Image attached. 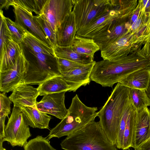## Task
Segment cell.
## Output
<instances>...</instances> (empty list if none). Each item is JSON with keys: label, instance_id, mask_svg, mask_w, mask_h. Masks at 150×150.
Here are the masks:
<instances>
[{"label": "cell", "instance_id": "cell-27", "mask_svg": "<svg viewBox=\"0 0 150 150\" xmlns=\"http://www.w3.org/2000/svg\"><path fill=\"white\" fill-rule=\"evenodd\" d=\"M129 98L136 110L150 106V99L145 90L129 88Z\"/></svg>", "mask_w": 150, "mask_h": 150}, {"label": "cell", "instance_id": "cell-32", "mask_svg": "<svg viewBox=\"0 0 150 150\" xmlns=\"http://www.w3.org/2000/svg\"><path fill=\"white\" fill-rule=\"evenodd\" d=\"M35 20L42 28L45 34L51 43L53 48L57 45L56 34L43 14L34 16Z\"/></svg>", "mask_w": 150, "mask_h": 150}, {"label": "cell", "instance_id": "cell-24", "mask_svg": "<svg viewBox=\"0 0 150 150\" xmlns=\"http://www.w3.org/2000/svg\"><path fill=\"white\" fill-rule=\"evenodd\" d=\"M53 49L54 54L57 58L71 61L83 65L89 64L94 61L93 59L76 52L71 46L63 47L56 45Z\"/></svg>", "mask_w": 150, "mask_h": 150}, {"label": "cell", "instance_id": "cell-26", "mask_svg": "<svg viewBox=\"0 0 150 150\" xmlns=\"http://www.w3.org/2000/svg\"><path fill=\"white\" fill-rule=\"evenodd\" d=\"M47 0H8L9 6H18L29 13L34 12L38 15L42 14V9Z\"/></svg>", "mask_w": 150, "mask_h": 150}, {"label": "cell", "instance_id": "cell-30", "mask_svg": "<svg viewBox=\"0 0 150 150\" xmlns=\"http://www.w3.org/2000/svg\"><path fill=\"white\" fill-rule=\"evenodd\" d=\"M4 20L9 30L12 40L20 45L28 32L15 21L5 16Z\"/></svg>", "mask_w": 150, "mask_h": 150}, {"label": "cell", "instance_id": "cell-15", "mask_svg": "<svg viewBox=\"0 0 150 150\" xmlns=\"http://www.w3.org/2000/svg\"><path fill=\"white\" fill-rule=\"evenodd\" d=\"M15 22L49 46L53 48L52 44L42 28L30 14L23 8L13 6Z\"/></svg>", "mask_w": 150, "mask_h": 150}, {"label": "cell", "instance_id": "cell-33", "mask_svg": "<svg viewBox=\"0 0 150 150\" xmlns=\"http://www.w3.org/2000/svg\"><path fill=\"white\" fill-rule=\"evenodd\" d=\"M0 49L8 41L12 40L9 30L4 20V16L3 11H0Z\"/></svg>", "mask_w": 150, "mask_h": 150}, {"label": "cell", "instance_id": "cell-7", "mask_svg": "<svg viewBox=\"0 0 150 150\" xmlns=\"http://www.w3.org/2000/svg\"><path fill=\"white\" fill-rule=\"evenodd\" d=\"M25 121L20 108L13 106L12 113L4 129V137L2 140L11 146L23 147L31 136L29 127Z\"/></svg>", "mask_w": 150, "mask_h": 150}, {"label": "cell", "instance_id": "cell-21", "mask_svg": "<svg viewBox=\"0 0 150 150\" xmlns=\"http://www.w3.org/2000/svg\"><path fill=\"white\" fill-rule=\"evenodd\" d=\"M28 125L33 128L49 129L51 117L38 110L35 107L24 106L20 108Z\"/></svg>", "mask_w": 150, "mask_h": 150}, {"label": "cell", "instance_id": "cell-17", "mask_svg": "<svg viewBox=\"0 0 150 150\" xmlns=\"http://www.w3.org/2000/svg\"><path fill=\"white\" fill-rule=\"evenodd\" d=\"M96 62L62 75L64 79L69 85V91L75 92L80 87L89 84L90 82V75Z\"/></svg>", "mask_w": 150, "mask_h": 150}, {"label": "cell", "instance_id": "cell-4", "mask_svg": "<svg viewBox=\"0 0 150 150\" xmlns=\"http://www.w3.org/2000/svg\"><path fill=\"white\" fill-rule=\"evenodd\" d=\"M20 45L28 63L21 83L39 85L52 77L62 76L55 55L36 53L21 43Z\"/></svg>", "mask_w": 150, "mask_h": 150}, {"label": "cell", "instance_id": "cell-18", "mask_svg": "<svg viewBox=\"0 0 150 150\" xmlns=\"http://www.w3.org/2000/svg\"><path fill=\"white\" fill-rule=\"evenodd\" d=\"M77 32L75 16L72 11L57 30V45L63 47L71 46Z\"/></svg>", "mask_w": 150, "mask_h": 150}, {"label": "cell", "instance_id": "cell-3", "mask_svg": "<svg viewBox=\"0 0 150 150\" xmlns=\"http://www.w3.org/2000/svg\"><path fill=\"white\" fill-rule=\"evenodd\" d=\"M64 150H117L98 122L93 121L67 136L60 143Z\"/></svg>", "mask_w": 150, "mask_h": 150}, {"label": "cell", "instance_id": "cell-36", "mask_svg": "<svg viewBox=\"0 0 150 150\" xmlns=\"http://www.w3.org/2000/svg\"><path fill=\"white\" fill-rule=\"evenodd\" d=\"M0 10L3 8H5L6 9H8L9 6L8 0H0Z\"/></svg>", "mask_w": 150, "mask_h": 150}, {"label": "cell", "instance_id": "cell-23", "mask_svg": "<svg viewBox=\"0 0 150 150\" xmlns=\"http://www.w3.org/2000/svg\"><path fill=\"white\" fill-rule=\"evenodd\" d=\"M37 88L40 96L64 91H69L70 89L69 85L62 76L49 79L39 84Z\"/></svg>", "mask_w": 150, "mask_h": 150}, {"label": "cell", "instance_id": "cell-39", "mask_svg": "<svg viewBox=\"0 0 150 150\" xmlns=\"http://www.w3.org/2000/svg\"><path fill=\"white\" fill-rule=\"evenodd\" d=\"M0 150H2V148L3 147V142H0Z\"/></svg>", "mask_w": 150, "mask_h": 150}, {"label": "cell", "instance_id": "cell-5", "mask_svg": "<svg viewBox=\"0 0 150 150\" xmlns=\"http://www.w3.org/2000/svg\"><path fill=\"white\" fill-rule=\"evenodd\" d=\"M97 110V107L86 105L76 94L72 99L67 116L50 130L47 138L50 140L69 135L95 120Z\"/></svg>", "mask_w": 150, "mask_h": 150}, {"label": "cell", "instance_id": "cell-37", "mask_svg": "<svg viewBox=\"0 0 150 150\" xmlns=\"http://www.w3.org/2000/svg\"><path fill=\"white\" fill-rule=\"evenodd\" d=\"M139 150H150V139L142 146Z\"/></svg>", "mask_w": 150, "mask_h": 150}, {"label": "cell", "instance_id": "cell-14", "mask_svg": "<svg viewBox=\"0 0 150 150\" xmlns=\"http://www.w3.org/2000/svg\"><path fill=\"white\" fill-rule=\"evenodd\" d=\"M112 4H113L112 1ZM113 7L106 13L94 19L84 27L80 29L76 35L93 38L107 29L113 21L120 16L118 11Z\"/></svg>", "mask_w": 150, "mask_h": 150}, {"label": "cell", "instance_id": "cell-13", "mask_svg": "<svg viewBox=\"0 0 150 150\" xmlns=\"http://www.w3.org/2000/svg\"><path fill=\"white\" fill-rule=\"evenodd\" d=\"M66 92L44 96L40 101L37 103L36 108L43 112L62 120L66 117L68 112L64 103Z\"/></svg>", "mask_w": 150, "mask_h": 150}, {"label": "cell", "instance_id": "cell-19", "mask_svg": "<svg viewBox=\"0 0 150 150\" xmlns=\"http://www.w3.org/2000/svg\"><path fill=\"white\" fill-rule=\"evenodd\" d=\"M0 50V72H1L13 67L22 50L20 45L12 40L6 43Z\"/></svg>", "mask_w": 150, "mask_h": 150}, {"label": "cell", "instance_id": "cell-8", "mask_svg": "<svg viewBox=\"0 0 150 150\" xmlns=\"http://www.w3.org/2000/svg\"><path fill=\"white\" fill-rule=\"evenodd\" d=\"M146 42L129 32L101 51L104 60H112L127 56L142 48Z\"/></svg>", "mask_w": 150, "mask_h": 150}, {"label": "cell", "instance_id": "cell-6", "mask_svg": "<svg viewBox=\"0 0 150 150\" xmlns=\"http://www.w3.org/2000/svg\"><path fill=\"white\" fill-rule=\"evenodd\" d=\"M77 31L113 7L110 0H73Z\"/></svg>", "mask_w": 150, "mask_h": 150}, {"label": "cell", "instance_id": "cell-28", "mask_svg": "<svg viewBox=\"0 0 150 150\" xmlns=\"http://www.w3.org/2000/svg\"><path fill=\"white\" fill-rule=\"evenodd\" d=\"M136 110L133 105L127 117L123 135L122 149L123 150H128L133 146L134 117Z\"/></svg>", "mask_w": 150, "mask_h": 150}, {"label": "cell", "instance_id": "cell-2", "mask_svg": "<svg viewBox=\"0 0 150 150\" xmlns=\"http://www.w3.org/2000/svg\"><path fill=\"white\" fill-rule=\"evenodd\" d=\"M129 88L118 83L107 100L97 112L100 125L107 137L115 146L120 121L129 100Z\"/></svg>", "mask_w": 150, "mask_h": 150}, {"label": "cell", "instance_id": "cell-25", "mask_svg": "<svg viewBox=\"0 0 150 150\" xmlns=\"http://www.w3.org/2000/svg\"><path fill=\"white\" fill-rule=\"evenodd\" d=\"M21 43L35 52L55 55L52 48L47 45L28 31Z\"/></svg>", "mask_w": 150, "mask_h": 150}, {"label": "cell", "instance_id": "cell-12", "mask_svg": "<svg viewBox=\"0 0 150 150\" xmlns=\"http://www.w3.org/2000/svg\"><path fill=\"white\" fill-rule=\"evenodd\" d=\"M150 139V109L148 107L136 110L134 117L133 146L139 150Z\"/></svg>", "mask_w": 150, "mask_h": 150}, {"label": "cell", "instance_id": "cell-1", "mask_svg": "<svg viewBox=\"0 0 150 150\" xmlns=\"http://www.w3.org/2000/svg\"><path fill=\"white\" fill-rule=\"evenodd\" d=\"M148 68H150V41L126 56L96 62L90 78L91 81L103 87H112L131 73Z\"/></svg>", "mask_w": 150, "mask_h": 150}, {"label": "cell", "instance_id": "cell-29", "mask_svg": "<svg viewBox=\"0 0 150 150\" xmlns=\"http://www.w3.org/2000/svg\"><path fill=\"white\" fill-rule=\"evenodd\" d=\"M24 150H57L46 137L38 135L30 140L23 146Z\"/></svg>", "mask_w": 150, "mask_h": 150}, {"label": "cell", "instance_id": "cell-20", "mask_svg": "<svg viewBox=\"0 0 150 150\" xmlns=\"http://www.w3.org/2000/svg\"><path fill=\"white\" fill-rule=\"evenodd\" d=\"M119 83L129 88L146 91L150 84V68L134 72L120 80Z\"/></svg>", "mask_w": 150, "mask_h": 150}, {"label": "cell", "instance_id": "cell-22", "mask_svg": "<svg viewBox=\"0 0 150 150\" xmlns=\"http://www.w3.org/2000/svg\"><path fill=\"white\" fill-rule=\"evenodd\" d=\"M71 47L77 53L93 59L94 53L100 50V48L92 38L82 37L76 35Z\"/></svg>", "mask_w": 150, "mask_h": 150}, {"label": "cell", "instance_id": "cell-10", "mask_svg": "<svg viewBox=\"0 0 150 150\" xmlns=\"http://www.w3.org/2000/svg\"><path fill=\"white\" fill-rule=\"evenodd\" d=\"M28 65L22 51L12 68L0 72V91L5 93L13 91L21 83L26 73Z\"/></svg>", "mask_w": 150, "mask_h": 150}, {"label": "cell", "instance_id": "cell-11", "mask_svg": "<svg viewBox=\"0 0 150 150\" xmlns=\"http://www.w3.org/2000/svg\"><path fill=\"white\" fill-rule=\"evenodd\" d=\"M129 17H117L107 29L93 38L100 51L129 32Z\"/></svg>", "mask_w": 150, "mask_h": 150}, {"label": "cell", "instance_id": "cell-40", "mask_svg": "<svg viewBox=\"0 0 150 150\" xmlns=\"http://www.w3.org/2000/svg\"><path fill=\"white\" fill-rule=\"evenodd\" d=\"M2 150H7L3 148V147L2 148Z\"/></svg>", "mask_w": 150, "mask_h": 150}, {"label": "cell", "instance_id": "cell-31", "mask_svg": "<svg viewBox=\"0 0 150 150\" xmlns=\"http://www.w3.org/2000/svg\"><path fill=\"white\" fill-rule=\"evenodd\" d=\"M133 105L130 102L129 99L123 112L121 117L118 129L117 138L115 146L120 149H122L124 132L129 113Z\"/></svg>", "mask_w": 150, "mask_h": 150}, {"label": "cell", "instance_id": "cell-35", "mask_svg": "<svg viewBox=\"0 0 150 150\" xmlns=\"http://www.w3.org/2000/svg\"><path fill=\"white\" fill-rule=\"evenodd\" d=\"M0 117H8L11 113L10 105L12 102L4 93H0Z\"/></svg>", "mask_w": 150, "mask_h": 150}, {"label": "cell", "instance_id": "cell-38", "mask_svg": "<svg viewBox=\"0 0 150 150\" xmlns=\"http://www.w3.org/2000/svg\"><path fill=\"white\" fill-rule=\"evenodd\" d=\"M148 96L150 99V84L148 89L146 91Z\"/></svg>", "mask_w": 150, "mask_h": 150}, {"label": "cell", "instance_id": "cell-9", "mask_svg": "<svg viewBox=\"0 0 150 150\" xmlns=\"http://www.w3.org/2000/svg\"><path fill=\"white\" fill-rule=\"evenodd\" d=\"M73 7V0H47L42 14L56 33L65 18L72 12Z\"/></svg>", "mask_w": 150, "mask_h": 150}, {"label": "cell", "instance_id": "cell-34", "mask_svg": "<svg viewBox=\"0 0 150 150\" xmlns=\"http://www.w3.org/2000/svg\"><path fill=\"white\" fill-rule=\"evenodd\" d=\"M57 59L62 75L85 65L62 58H57Z\"/></svg>", "mask_w": 150, "mask_h": 150}, {"label": "cell", "instance_id": "cell-16", "mask_svg": "<svg viewBox=\"0 0 150 150\" xmlns=\"http://www.w3.org/2000/svg\"><path fill=\"white\" fill-rule=\"evenodd\" d=\"M39 96L38 88L21 83L13 89L9 98L14 106L20 108L24 106H36V99Z\"/></svg>", "mask_w": 150, "mask_h": 150}]
</instances>
